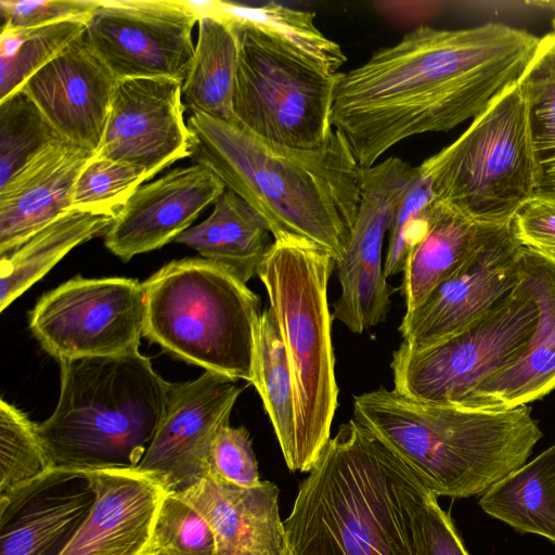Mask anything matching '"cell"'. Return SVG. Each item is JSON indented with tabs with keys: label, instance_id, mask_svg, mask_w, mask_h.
<instances>
[{
	"label": "cell",
	"instance_id": "ab89813d",
	"mask_svg": "<svg viewBox=\"0 0 555 555\" xmlns=\"http://www.w3.org/2000/svg\"><path fill=\"white\" fill-rule=\"evenodd\" d=\"M512 227L524 247L541 254L555 253V205L532 197L517 211Z\"/></svg>",
	"mask_w": 555,
	"mask_h": 555
},
{
	"label": "cell",
	"instance_id": "6da1fadb",
	"mask_svg": "<svg viewBox=\"0 0 555 555\" xmlns=\"http://www.w3.org/2000/svg\"><path fill=\"white\" fill-rule=\"evenodd\" d=\"M542 37L488 23L464 29L417 27L338 74L332 126L361 167L399 142L475 119L521 81Z\"/></svg>",
	"mask_w": 555,
	"mask_h": 555
},
{
	"label": "cell",
	"instance_id": "7a4b0ae2",
	"mask_svg": "<svg viewBox=\"0 0 555 555\" xmlns=\"http://www.w3.org/2000/svg\"><path fill=\"white\" fill-rule=\"evenodd\" d=\"M433 493L354 418L339 425L284 520L291 555H424Z\"/></svg>",
	"mask_w": 555,
	"mask_h": 555
},
{
	"label": "cell",
	"instance_id": "9c48e42d",
	"mask_svg": "<svg viewBox=\"0 0 555 555\" xmlns=\"http://www.w3.org/2000/svg\"><path fill=\"white\" fill-rule=\"evenodd\" d=\"M232 24L238 38L235 119L278 144L321 146L334 130L332 109L339 73L321 69L255 27Z\"/></svg>",
	"mask_w": 555,
	"mask_h": 555
},
{
	"label": "cell",
	"instance_id": "b9f144b4",
	"mask_svg": "<svg viewBox=\"0 0 555 555\" xmlns=\"http://www.w3.org/2000/svg\"><path fill=\"white\" fill-rule=\"evenodd\" d=\"M144 555H168L163 548H160L153 540L151 546Z\"/></svg>",
	"mask_w": 555,
	"mask_h": 555
},
{
	"label": "cell",
	"instance_id": "83f0119b",
	"mask_svg": "<svg viewBox=\"0 0 555 555\" xmlns=\"http://www.w3.org/2000/svg\"><path fill=\"white\" fill-rule=\"evenodd\" d=\"M479 505L515 530L555 543V444L492 485Z\"/></svg>",
	"mask_w": 555,
	"mask_h": 555
},
{
	"label": "cell",
	"instance_id": "ffe728a7",
	"mask_svg": "<svg viewBox=\"0 0 555 555\" xmlns=\"http://www.w3.org/2000/svg\"><path fill=\"white\" fill-rule=\"evenodd\" d=\"M88 473L96 499L61 555H144L153 542L163 500L170 492L165 482L138 467Z\"/></svg>",
	"mask_w": 555,
	"mask_h": 555
},
{
	"label": "cell",
	"instance_id": "60d3db41",
	"mask_svg": "<svg viewBox=\"0 0 555 555\" xmlns=\"http://www.w3.org/2000/svg\"><path fill=\"white\" fill-rule=\"evenodd\" d=\"M431 495L423 521L424 555H468L450 516Z\"/></svg>",
	"mask_w": 555,
	"mask_h": 555
},
{
	"label": "cell",
	"instance_id": "74e56055",
	"mask_svg": "<svg viewBox=\"0 0 555 555\" xmlns=\"http://www.w3.org/2000/svg\"><path fill=\"white\" fill-rule=\"evenodd\" d=\"M208 476L242 488H253L261 482L249 433L245 427L228 424L218 431L211 449Z\"/></svg>",
	"mask_w": 555,
	"mask_h": 555
},
{
	"label": "cell",
	"instance_id": "ac0fdd59",
	"mask_svg": "<svg viewBox=\"0 0 555 555\" xmlns=\"http://www.w3.org/2000/svg\"><path fill=\"white\" fill-rule=\"evenodd\" d=\"M117 81L82 34L34 74L21 91L64 140L95 154Z\"/></svg>",
	"mask_w": 555,
	"mask_h": 555
},
{
	"label": "cell",
	"instance_id": "ba28073f",
	"mask_svg": "<svg viewBox=\"0 0 555 555\" xmlns=\"http://www.w3.org/2000/svg\"><path fill=\"white\" fill-rule=\"evenodd\" d=\"M424 162L437 201L477 223L512 222L534 196L539 177L522 82L499 95L453 143Z\"/></svg>",
	"mask_w": 555,
	"mask_h": 555
},
{
	"label": "cell",
	"instance_id": "3957f363",
	"mask_svg": "<svg viewBox=\"0 0 555 555\" xmlns=\"http://www.w3.org/2000/svg\"><path fill=\"white\" fill-rule=\"evenodd\" d=\"M190 157L266 222L273 237L306 238L339 261L356 222L363 167L335 129L319 147L268 141L236 119L192 113Z\"/></svg>",
	"mask_w": 555,
	"mask_h": 555
},
{
	"label": "cell",
	"instance_id": "f1b7e54d",
	"mask_svg": "<svg viewBox=\"0 0 555 555\" xmlns=\"http://www.w3.org/2000/svg\"><path fill=\"white\" fill-rule=\"evenodd\" d=\"M206 10L235 24L255 27L285 44L321 69L337 74L347 57L340 46L327 38L314 24L313 12L268 2L250 7L228 1L196 2Z\"/></svg>",
	"mask_w": 555,
	"mask_h": 555
},
{
	"label": "cell",
	"instance_id": "30bf717a",
	"mask_svg": "<svg viewBox=\"0 0 555 555\" xmlns=\"http://www.w3.org/2000/svg\"><path fill=\"white\" fill-rule=\"evenodd\" d=\"M537 322L538 307L518 285L476 323L441 343L422 350L401 343L390 362L393 389L418 402L460 408L522 353Z\"/></svg>",
	"mask_w": 555,
	"mask_h": 555
},
{
	"label": "cell",
	"instance_id": "603a6c76",
	"mask_svg": "<svg viewBox=\"0 0 555 555\" xmlns=\"http://www.w3.org/2000/svg\"><path fill=\"white\" fill-rule=\"evenodd\" d=\"M177 493L208 521L219 555H291L275 483L242 488L208 476Z\"/></svg>",
	"mask_w": 555,
	"mask_h": 555
},
{
	"label": "cell",
	"instance_id": "5bb4252c",
	"mask_svg": "<svg viewBox=\"0 0 555 555\" xmlns=\"http://www.w3.org/2000/svg\"><path fill=\"white\" fill-rule=\"evenodd\" d=\"M416 175V167L388 157L363 168L361 201L346 250L336 262L340 295L332 304L333 320L354 334L385 321L395 288L382 264L384 237Z\"/></svg>",
	"mask_w": 555,
	"mask_h": 555
},
{
	"label": "cell",
	"instance_id": "7bdbcfd3",
	"mask_svg": "<svg viewBox=\"0 0 555 555\" xmlns=\"http://www.w3.org/2000/svg\"><path fill=\"white\" fill-rule=\"evenodd\" d=\"M538 253V251H537ZM541 254V253H539ZM543 255L544 257L551 259L552 261H555V253H551V254H541Z\"/></svg>",
	"mask_w": 555,
	"mask_h": 555
},
{
	"label": "cell",
	"instance_id": "1f68e13d",
	"mask_svg": "<svg viewBox=\"0 0 555 555\" xmlns=\"http://www.w3.org/2000/svg\"><path fill=\"white\" fill-rule=\"evenodd\" d=\"M86 23L67 21L0 34V101L20 91L40 68L86 30Z\"/></svg>",
	"mask_w": 555,
	"mask_h": 555
},
{
	"label": "cell",
	"instance_id": "d590c367",
	"mask_svg": "<svg viewBox=\"0 0 555 555\" xmlns=\"http://www.w3.org/2000/svg\"><path fill=\"white\" fill-rule=\"evenodd\" d=\"M430 171L423 162L400 202L391 225L384 263L385 275L403 272L410 251L424 236L428 227L429 208L435 201Z\"/></svg>",
	"mask_w": 555,
	"mask_h": 555
},
{
	"label": "cell",
	"instance_id": "d4e9b609",
	"mask_svg": "<svg viewBox=\"0 0 555 555\" xmlns=\"http://www.w3.org/2000/svg\"><path fill=\"white\" fill-rule=\"evenodd\" d=\"M193 7L201 14L191 68L182 83V101L192 113L235 120L233 94L238 63L235 26L216 13Z\"/></svg>",
	"mask_w": 555,
	"mask_h": 555
},
{
	"label": "cell",
	"instance_id": "f35d334b",
	"mask_svg": "<svg viewBox=\"0 0 555 555\" xmlns=\"http://www.w3.org/2000/svg\"><path fill=\"white\" fill-rule=\"evenodd\" d=\"M100 0H0L1 28L20 29L78 21L87 24Z\"/></svg>",
	"mask_w": 555,
	"mask_h": 555
},
{
	"label": "cell",
	"instance_id": "52a82bcc",
	"mask_svg": "<svg viewBox=\"0 0 555 555\" xmlns=\"http://www.w3.org/2000/svg\"><path fill=\"white\" fill-rule=\"evenodd\" d=\"M143 336L167 353L232 379L253 383L260 298L204 258L173 260L143 282Z\"/></svg>",
	"mask_w": 555,
	"mask_h": 555
},
{
	"label": "cell",
	"instance_id": "4316f807",
	"mask_svg": "<svg viewBox=\"0 0 555 555\" xmlns=\"http://www.w3.org/2000/svg\"><path fill=\"white\" fill-rule=\"evenodd\" d=\"M113 217L69 210L1 256L0 310L3 311L78 245L106 232Z\"/></svg>",
	"mask_w": 555,
	"mask_h": 555
},
{
	"label": "cell",
	"instance_id": "ee69618b",
	"mask_svg": "<svg viewBox=\"0 0 555 555\" xmlns=\"http://www.w3.org/2000/svg\"><path fill=\"white\" fill-rule=\"evenodd\" d=\"M553 26H554L553 34L555 35V18H554V21H553Z\"/></svg>",
	"mask_w": 555,
	"mask_h": 555
},
{
	"label": "cell",
	"instance_id": "cb8c5ba5",
	"mask_svg": "<svg viewBox=\"0 0 555 555\" xmlns=\"http://www.w3.org/2000/svg\"><path fill=\"white\" fill-rule=\"evenodd\" d=\"M262 218L238 195L225 189L203 222L182 232L173 241L196 250L240 281L257 275L273 241Z\"/></svg>",
	"mask_w": 555,
	"mask_h": 555
},
{
	"label": "cell",
	"instance_id": "d6a6232c",
	"mask_svg": "<svg viewBox=\"0 0 555 555\" xmlns=\"http://www.w3.org/2000/svg\"><path fill=\"white\" fill-rule=\"evenodd\" d=\"M61 140L64 139L23 91L0 101V186Z\"/></svg>",
	"mask_w": 555,
	"mask_h": 555
},
{
	"label": "cell",
	"instance_id": "8992f818",
	"mask_svg": "<svg viewBox=\"0 0 555 555\" xmlns=\"http://www.w3.org/2000/svg\"><path fill=\"white\" fill-rule=\"evenodd\" d=\"M335 259L314 243L280 234L259 266L293 374L295 453L291 470L309 473L331 439L338 387L327 285Z\"/></svg>",
	"mask_w": 555,
	"mask_h": 555
},
{
	"label": "cell",
	"instance_id": "8d00e7d4",
	"mask_svg": "<svg viewBox=\"0 0 555 555\" xmlns=\"http://www.w3.org/2000/svg\"><path fill=\"white\" fill-rule=\"evenodd\" d=\"M153 540L168 555H219L208 521L177 492L163 500Z\"/></svg>",
	"mask_w": 555,
	"mask_h": 555
},
{
	"label": "cell",
	"instance_id": "7c38bea8",
	"mask_svg": "<svg viewBox=\"0 0 555 555\" xmlns=\"http://www.w3.org/2000/svg\"><path fill=\"white\" fill-rule=\"evenodd\" d=\"M201 14L192 1L100 0L83 33L118 80L169 78L183 82Z\"/></svg>",
	"mask_w": 555,
	"mask_h": 555
},
{
	"label": "cell",
	"instance_id": "2e32d148",
	"mask_svg": "<svg viewBox=\"0 0 555 555\" xmlns=\"http://www.w3.org/2000/svg\"><path fill=\"white\" fill-rule=\"evenodd\" d=\"M182 83L169 78L118 80L95 155L144 168L153 176L190 157Z\"/></svg>",
	"mask_w": 555,
	"mask_h": 555
},
{
	"label": "cell",
	"instance_id": "277c9868",
	"mask_svg": "<svg viewBox=\"0 0 555 555\" xmlns=\"http://www.w3.org/2000/svg\"><path fill=\"white\" fill-rule=\"evenodd\" d=\"M395 451L430 492L482 494L522 466L543 434L530 408L427 404L379 387L353 398V417Z\"/></svg>",
	"mask_w": 555,
	"mask_h": 555
},
{
	"label": "cell",
	"instance_id": "e575fe53",
	"mask_svg": "<svg viewBox=\"0 0 555 555\" xmlns=\"http://www.w3.org/2000/svg\"><path fill=\"white\" fill-rule=\"evenodd\" d=\"M52 467L37 424L2 399L0 401V494Z\"/></svg>",
	"mask_w": 555,
	"mask_h": 555
},
{
	"label": "cell",
	"instance_id": "7402d4cb",
	"mask_svg": "<svg viewBox=\"0 0 555 555\" xmlns=\"http://www.w3.org/2000/svg\"><path fill=\"white\" fill-rule=\"evenodd\" d=\"M93 153L66 140L36 156L0 186V255L72 210L76 180Z\"/></svg>",
	"mask_w": 555,
	"mask_h": 555
},
{
	"label": "cell",
	"instance_id": "4dcf8cb0",
	"mask_svg": "<svg viewBox=\"0 0 555 555\" xmlns=\"http://www.w3.org/2000/svg\"><path fill=\"white\" fill-rule=\"evenodd\" d=\"M529 107L530 129L538 166L533 197L555 205V35L542 37L532 64L521 79Z\"/></svg>",
	"mask_w": 555,
	"mask_h": 555
},
{
	"label": "cell",
	"instance_id": "484cf974",
	"mask_svg": "<svg viewBox=\"0 0 555 555\" xmlns=\"http://www.w3.org/2000/svg\"><path fill=\"white\" fill-rule=\"evenodd\" d=\"M480 224L451 205L434 201L427 230L410 251L403 270L405 312L417 308L460 267L477 240Z\"/></svg>",
	"mask_w": 555,
	"mask_h": 555
},
{
	"label": "cell",
	"instance_id": "8fae6325",
	"mask_svg": "<svg viewBox=\"0 0 555 555\" xmlns=\"http://www.w3.org/2000/svg\"><path fill=\"white\" fill-rule=\"evenodd\" d=\"M146 318L143 283L127 278L75 276L44 294L29 328L59 361L139 351Z\"/></svg>",
	"mask_w": 555,
	"mask_h": 555
},
{
	"label": "cell",
	"instance_id": "d6986e66",
	"mask_svg": "<svg viewBox=\"0 0 555 555\" xmlns=\"http://www.w3.org/2000/svg\"><path fill=\"white\" fill-rule=\"evenodd\" d=\"M225 191L207 168L178 167L139 186L105 232L106 248L124 261L175 241Z\"/></svg>",
	"mask_w": 555,
	"mask_h": 555
},
{
	"label": "cell",
	"instance_id": "836d02e7",
	"mask_svg": "<svg viewBox=\"0 0 555 555\" xmlns=\"http://www.w3.org/2000/svg\"><path fill=\"white\" fill-rule=\"evenodd\" d=\"M153 177L144 168L94 154L76 180L70 209L114 218L135 190Z\"/></svg>",
	"mask_w": 555,
	"mask_h": 555
},
{
	"label": "cell",
	"instance_id": "e0dca14e",
	"mask_svg": "<svg viewBox=\"0 0 555 555\" xmlns=\"http://www.w3.org/2000/svg\"><path fill=\"white\" fill-rule=\"evenodd\" d=\"M95 499L88 472L61 467L0 494V555H61Z\"/></svg>",
	"mask_w": 555,
	"mask_h": 555
},
{
	"label": "cell",
	"instance_id": "4fadbf2b",
	"mask_svg": "<svg viewBox=\"0 0 555 555\" xmlns=\"http://www.w3.org/2000/svg\"><path fill=\"white\" fill-rule=\"evenodd\" d=\"M524 246L512 222L480 224L460 267L399 326L402 343L422 350L459 334L505 300L520 283Z\"/></svg>",
	"mask_w": 555,
	"mask_h": 555
},
{
	"label": "cell",
	"instance_id": "5b68a950",
	"mask_svg": "<svg viewBox=\"0 0 555 555\" xmlns=\"http://www.w3.org/2000/svg\"><path fill=\"white\" fill-rule=\"evenodd\" d=\"M56 406L37 424L53 467H137L166 415L173 384L131 352L60 361Z\"/></svg>",
	"mask_w": 555,
	"mask_h": 555
},
{
	"label": "cell",
	"instance_id": "44dd1931",
	"mask_svg": "<svg viewBox=\"0 0 555 555\" xmlns=\"http://www.w3.org/2000/svg\"><path fill=\"white\" fill-rule=\"evenodd\" d=\"M519 285L538 307L535 330L522 353L475 388L460 408L505 410L555 389V261L524 247Z\"/></svg>",
	"mask_w": 555,
	"mask_h": 555
},
{
	"label": "cell",
	"instance_id": "f546056e",
	"mask_svg": "<svg viewBox=\"0 0 555 555\" xmlns=\"http://www.w3.org/2000/svg\"><path fill=\"white\" fill-rule=\"evenodd\" d=\"M251 384L262 400L284 461L291 468L296 429L294 382L286 348L270 308L261 312L256 326Z\"/></svg>",
	"mask_w": 555,
	"mask_h": 555
},
{
	"label": "cell",
	"instance_id": "9a60e30c",
	"mask_svg": "<svg viewBox=\"0 0 555 555\" xmlns=\"http://www.w3.org/2000/svg\"><path fill=\"white\" fill-rule=\"evenodd\" d=\"M243 390L237 380L210 371L173 383L166 415L137 467L159 476L170 492L206 478L215 438L230 424Z\"/></svg>",
	"mask_w": 555,
	"mask_h": 555
}]
</instances>
